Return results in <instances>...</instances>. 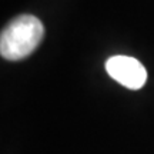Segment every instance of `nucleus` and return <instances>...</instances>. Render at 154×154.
Segmentation results:
<instances>
[{"label":"nucleus","instance_id":"obj_1","mask_svg":"<svg viewBox=\"0 0 154 154\" xmlns=\"http://www.w3.org/2000/svg\"><path fill=\"white\" fill-rule=\"evenodd\" d=\"M43 37V23L37 17L32 14L17 16L2 30L0 54L10 61L23 60L40 46Z\"/></svg>","mask_w":154,"mask_h":154},{"label":"nucleus","instance_id":"obj_2","mask_svg":"<svg viewBox=\"0 0 154 154\" xmlns=\"http://www.w3.org/2000/svg\"><path fill=\"white\" fill-rule=\"evenodd\" d=\"M106 72L113 80L130 90H138L147 82L146 67L137 59L130 56L110 57L106 61Z\"/></svg>","mask_w":154,"mask_h":154}]
</instances>
